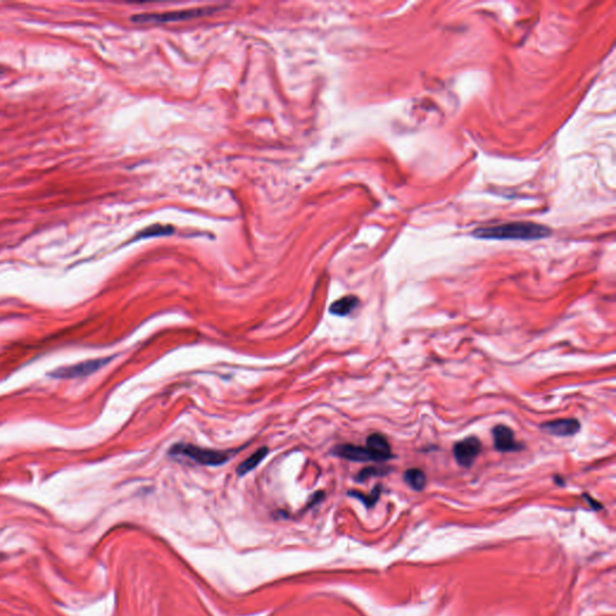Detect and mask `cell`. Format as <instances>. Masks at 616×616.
Here are the masks:
<instances>
[{
    "label": "cell",
    "mask_w": 616,
    "mask_h": 616,
    "mask_svg": "<svg viewBox=\"0 0 616 616\" xmlns=\"http://www.w3.org/2000/svg\"><path fill=\"white\" fill-rule=\"evenodd\" d=\"M551 234V230L542 224L532 222H514L494 227L479 228L473 232V236L486 240H540Z\"/></svg>",
    "instance_id": "6da1fadb"
},
{
    "label": "cell",
    "mask_w": 616,
    "mask_h": 616,
    "mask_svg": "<svg viewBox=\"0 0 616 616\" xmlns=\"http://www.w3.org/2000/svg\"><path fill=\"white\" fill-rule=\"evenodd\" d=\"M171 455H183L189 457L190 460L195 461L205 466H220L229 460V454L220 450H212L205 448L196 447L193 444L178 443L175 444L171 450Z\"/></svg>",
    "instance_id": "7a4b0ae2"
},
{
    "label": "cell",
    "mask_w": 616,
    "mask_h": 616,
    "mask_svg": "<svg viewBox=\"0 0 616 616\" xmlns=\"http://www.w3.org/2000/svg\"><path fill=\"white\" fill-rule=\"evenodd\" d=\"M218 11V8H203V9L180 10L163 13H141L131 18L134 23H170V22L187 21L192 18H203L206 15Z\"/></svg>",
    "instance_id": "3957f363"
},
{
    "label": "cell",
    "mask_w": 616,
    "mask_h": 616,
    "mask_svg": "<svg viewBox=\"0 0 616 616\" xmlns=\"http://www.w3.org/2000/svg\"><path fill=\"white\" fill-rule=\"evenodd\" d=\"M481 452V442L474 436H469L467 438L457 442L453 449L456 462L464 469H469L472 466Z\"/></svg>",
    "instance_id": "277c9868"
},
{
    "label": "cell",
    "mask_w": 616,
    "mask_h": 616,
    "mask_svg": "<svg viewBox=\"0 0 616 616\" xmlns=\"http://www.w3.org/2000/svg\"><path fill=\"white\" fill-rule=\"evenodd\" d=\"M110 359L89 360L85 363H77L72 366L58 368L52 373V377L55 378H76V377H85L92 375L94 372L100 370L106 363H109Z\"/></svg>",
    "instance_id": "5b68a950"
},
{
    "label": "cell",
    "mask_w": 616,
    "mask_h": 616,
    "mask_svg": "<svg viewBox=\"0 0 616 616\" xmlns=\"http://www.w3.org/2000/svg\"><path fill=\"white\" fill-rule=\"evenodd\" d=\"M540 430L556 437H570L578 434L580 422L577 419H557L540 425Z\"/></svg>",
    "instance_id": "8992f818"
},
{
    "label": "cell",
    "mask_w": 616,
    "mask_h": 616,
    "mask_svg": "<svg viewBox=\"0 0 616 616\" xmlns=\"http://www.w3.org/2000/svg\"><path fill=\"white\" fill-rule=\"evenodd\" d=\"M366 448H368L370 455L372 456V460L377 461V462L390 460L394 457L388 438L378 432L368 436V441H366Z\"/></svg>",
    "instance_id": "52a82bcc"
},
{
    "label": "cell",
    "mask_w": 616,
    "mask_h": 616,
    "mask_svg": "<svg viewBox=\"0 0 616 616\" xmlns=\"http://www.w3.org/2000/svg\"><path fill=\"white\" fill-rule=\"evenodd\" d=\"M493 436H494L495 448L498 452H518L521 449L520 443L515 441L514 432L506 425L495 427Z\"/></svg>",
    "instance_id": "ba28073f"
},
{
    "label": "cell",
    "mask_w": 616,
    "mask_h": 616,
    "mask_svg": "<svg viewBox=\"0 0 616 616\" xmlns=\"http://www.w3.org/2000/svg\"><path fill=\"white\" fill-rule=\"evenodd\" d=\"M334 454L338 457H342L346 460L355 461V462H366L372 460V456L368 453V448L354 446V444H342L337 446L334 449Z\"/></svg>",
    "instance_id": "9c48e42d"
},
{
    "label": "cell",
    "mask_w": 616,
    "mask_h": 616,
    "mask_svg": "<svg viewBox=\"0 0 616 616\" xmlns=\"http://www.w3.org/2000/svg\"><path fill=\"white\" fill-rule=\"evenodd\" d=\"M358 304H359V299L356 296H343L330 306V313L338 317H346L358 307Z\"/></svg>",
    "instance_id": "30bf717a"
},
{
    "label": "cell",
    "mask_w": 616,
    "mask_h": 616,
    "mask_svg": "<svg viewBox=\"0 0 616 616\" xmlns=\"http://www.w3.org/2000/svg\"><path fill=\"white\" fill-rule=\"evenodd\" d=\"M267 454H269V449H267V448H260L259 450H257V452L253 453L252 455L249 456L247 460H245L242 464H240V466L237 467V474H239V476H245V474L250 472V471H253V469L257 467V464H262V461L265 459Z\"/></svg>",
    "instance_id": "8fae6325"
},
{
    "label": "cell",
    "mask_w": 616,
    "mask_h": 616,
    "mask_svg": "<svg viewBox=\"0 0 616 616\" xmlns=\"http://www.w3.org/2000/svg\"><path fill=\"white\" fill-rule=\"evenodd\" d=\"M403 481L414 491H422L425 488V486H427L425 473L419 469H407L405 474H403Z\"/></svg>",
    "instance_id": "7c38bea8"
},
{
    "label": "cell",
    "mask_w": 616,
    "mask_h": 616,
    "mask_svg": "<svg viewBox=\"0 0 616 616\" xmlns=\"http://www.w3.org/2000/svg\"><path fill=\"white\" fill-rule=\"evenodd\" d=\"M173 232V228L171 225H161V224H154L152 227L144 229L142 232L138 234L135 240L139 239H148V237L165 236V235H171Z\"/></svg>",
    "instance_id": "4fadbf2b"
},
{
    "label": "cell",
    "mask_w": 616,
    "mask_h": 616,
    "mask_svg": "<svg viewBox=\"0 0 616 616\" xmlns=\"http://www.w3.org/2000/svg\"><path fill=\"white\" fill-rule=\"evenodd\" d=\"M380 493H382V486H378L373 489V491H372V494L370 495V496H365V495L356 493V491H351V493H349V495L353 496V497L359 498L360 501H363V502L370 508V507L373 506V504H376L378 498H380Z\"/></svg>",
    "instance_id": "5bb4252c"
},
{
    "label": "cell",
    "mask_w": 616,
    "mask_h": 616,
    "mask_svg": "<svg viewBox=\"0 0 616 616\" xmlns=\"http://www.w3.org/2000/svg\"><path fill=\"white\" fill-rule=\"evenodd\" d=\"M390 471H391V469H380V467H368V469H363V471L358 474L356 481H363L368 479V478L385 476V474H388Z\"/></svg>",
    "instance_id": "9a60e30c"
},
{
    "label": "cell",
    "mask_w": 616,
    "mask_h": 616,
    "mask_svg": "<svg viewBox=\"0 0 616 616\" xmlns=\"http://www.w3.org/2000/svg\"><path fill=\"white\" fill-rule=\"evenodd\" d=\"M585 496H587V495H585ZM587 500H589V501H590L591 504L594 506V509H601V508H602V506H601L599 503L595 502V501H594V500H591L589 496H587Z\"/></svg>",
    "instance_id": "2e32d148"
}]
</instances>
